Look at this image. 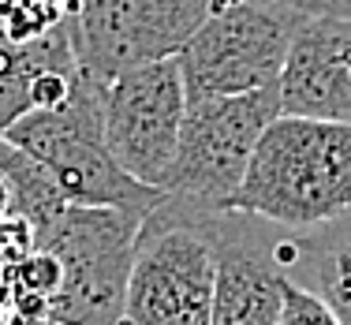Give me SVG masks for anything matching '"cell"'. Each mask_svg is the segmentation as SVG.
Wrapping results in <instances>:
<instances>
[{
	"mask_svg": "<svg viewBox=\"0 0 351 325\" xmlns=\"http://www.w3.org/2000/svg\"><path fill=\"white\" fill-rule=\"evenodd\" d=\"M228 210L311 236L351 217V123L280 112L262 131Z\"/></svg>",
	"mask_w": 351,
	"mask_h": 325,
	"instance_id": "6da1fadb",
	"label": "cell"
},
{
	"mask_svg": "<svg viewBox=\"0 0 351 325\" xmlns=\"http://www.w3.org/2000/svg\"><path fill=\"white\" fill-rule=\"evenodd\" d=\"M217 213L169 195L142 217L128 280V325H210L217 296Z\"/></svg>",
	"mask_w": 351,
	"mask_h": 325,
	"instance_id": "7a4b0ae2",
	"label": "cell"
},
{
	"mask_svg": "<svg viewBox=\"0 0 351 325\" xmlns=\"http://www.w3.org/2000/svg\"><path fill=\"white\" fill-rule=\"evenodd\" d=\"M4 139L27 149L71 206H120L149 213L165 198L161 187L135 180L112 157L105 139V82L90 71H82L68 101L23 112Z\"/></svg>",
	"mask_w": 351,
	"mask_h": 325,
	"instance_id": "3957f363",
	"label": "cell"
},
{
	"mask_svg": "<svg viewBox=\"0 0 351 325\" xmlns=\"http://www.w3.org/2000/svg\"><path fill=\"white\" fill-rule=\"evenodd\" d=\"M142 217L120 206H68L38 247L60 262L53 322L128 325V280Z\"/></svg>",
	"mask_w": 351,
	"mask_h": 325,
	"instance_id": "277c9868",
	"label": "cell"
},
{
	"mask_svg": "<svg viewBox=\"0 0 351 325\" xmlns=\"http://www.w3.org/2000/svg\"><path fill=\"white\" fill-rule=\"evenodd\" d=\"M299 19L303 15L265 0H213L206 19L176 53L187 97L277 86Z\"/></svg>",
	"mask_w": 351,
	"mask_h": 325,
	"instance_id": "5b68a950",
	"label": "cell"
},
{
	"mask_svg": "<svg viewBox=\"0 0 351 325\" xmlns=\"http://www.w3.org/2000/svg\"><path fill=\"white\" fill-rule=\"evenodd\" d=\"M277 116V86L250 90V94L187 97V116H183L180 146H176L165 191L210 210H228L247 176L258 139Z\"/></svg>",
	"mask_w": 351,
	"mask_h": 325,
	"instance_id": "8992f818",
	"label": "cell"
},
{
	"mask_svg": "<svg viewBox=\"0 0 351 325\" xmlns=\"http://www.w3.org/2000/svg\"><path fill=\"white\" fill-rule=\"evenodd\" d=\"M183 116H187V82L176 56L135 64L105 82L108 149L131 176L149 187L165 191Z\"/></svg>",
	"mask_w": 351,
	"mask_h": 325,
	"instance_id": "52a82bcc",
	"label": "cell"
},
{
	"mask_svg": "<svg viewBox=\"0 0 351 325\" xmlns=\"http://www.w3.org/2000/svg\"><path fill=\"white\" fill-rule=\"evenodd\" d=\"M213 0H82L79 60L97 82L146 60L176 56Z\"/></svg>",
	"mask_w": 351,
	"mask_h": 325,
	"instance_id": "ba28073f",
	"label": "cell"
},
{
	"mask_svg": "<svg viewBox=\"0 0 351 325\" xmlns=\"http://www.w3.org/2000/svg\"><path fill=\"white\" fill-rule=\"evenodd\" d=\"M288 285V232L239 210L217 213V296L210 325H277Z\"/></svg>",
	"mask_w": 351,
	"mask_h": 325,
	"instance_id": "9c48e42d",
	"label": "cell"
},
{
	"mask_svg": "<svg viewBox=\"0 0 351 325\" xmlns=\"http://www.w3.org/2000/svg\"><path fill=\"white\" fill-rule=\"evenodd\" d=\"M351 15H303L280 71V112L351 123Z\"/></svg>",
	"mask_w": 351,
	"mask_h": 325,
	"instance_id": "30bf717a",
	"label": "cell"
},
{
	"mask_svg": "<svg viewBox=\"0 0 351 325\" xmlns=\"http://www.w3.org/2000/svg\"><path fill=\"white\" fill-rule=\"evenodd\" d=\"M82 79L79 30L75 19L60 23L53 34L19 45L0 34V135L34 108H53L68 101Z\"/></svg>",
	"mask_w": 351,
	"mask_h": 325,
	"instance_id": "8fae6325",
	"label": "cell"
},
{
	"mask_svg": "<svg viewBox=\"0 0 351 325\" xmlns=\"http://www.w3.org/2000/svg\"><path fill=\"white\" fill-rule=\"evenodd\" d=\"M288 277L311 285L351 325V228L337 221L311 236L288 232Z\"/></svg>",
	"mask_w": 351,
	"mask_h": 325,
	"instance_id": "7c38bea8",
	"label": "cell"
},
{
	"mask_svg": "<svg viewBox=\"0 0 351 325\" xmlns=\"http://www.w3.org/2000/svg\"><path fill=\"white\" fill-rule=\"evenodd\" d=\"M277 325H344V322L311 285L288 277V285H284V311H280Z\"/></svg>",
	"mask_w": 351,
	"mask_h": 325,
	"instance_id": "4fadbf2b",
	"label": "cell"
},
{
	"mask_svg": "<svg viewBox=\"0 0 351 325\" xmlns=\"http://www.w3.org/2000/svg\"><path fill=\"white\" fill-rule=\"evenodd\" d=\"M295 15H351V0H265Z\"/></svg>",
	"mask_w": 351,
	"mask_h": 325,
	"instance_id": "5bb4252c",
	"label": "cell"
},
{
	"mask_svg": "<svg viewBox=\"0 0 351 325\" xmlns=\"http://www.w3.org/2000/svg\"><path fill=\"white\" fill-rule=\"evenodd\" d=\"M38 4L53 8V12H60V15H79L82 0H38Z\"/></svg>",
	"mask_w": 351,
	"mask_h": 325,
	"instance_id": "9a60e30c",
	"label": "cell"
},
{
	"mask_svg": "<svg viewBox=\"0 0 351 325\" xmlns=\"http://www.w3.org/2000/svg\"><path fill=\"white\" fill-rule=\"evenodd\" d=\"M30 325H64V322H53V318H45V322H30Z\"/></svg>",
	"mask_w": 351,
	"mask_h": 325,
	"instance_id": "2e32d148",
	"label": "cell"
},
{
	"mask_svg": "<svg viewBox=\"0 0 351 325\" xmlns=\"http://www.w3.org/2000/svg\"><path fill=\"white\" fill-rule=\"evenodd\" d=\"M348 64H351V45H348Z\"/></svg>",
	"mask_w": 351,
	"mask_h": 325,
	"instance_id": "e0dca14e",
	"label": "cell"
}]
</instances>
